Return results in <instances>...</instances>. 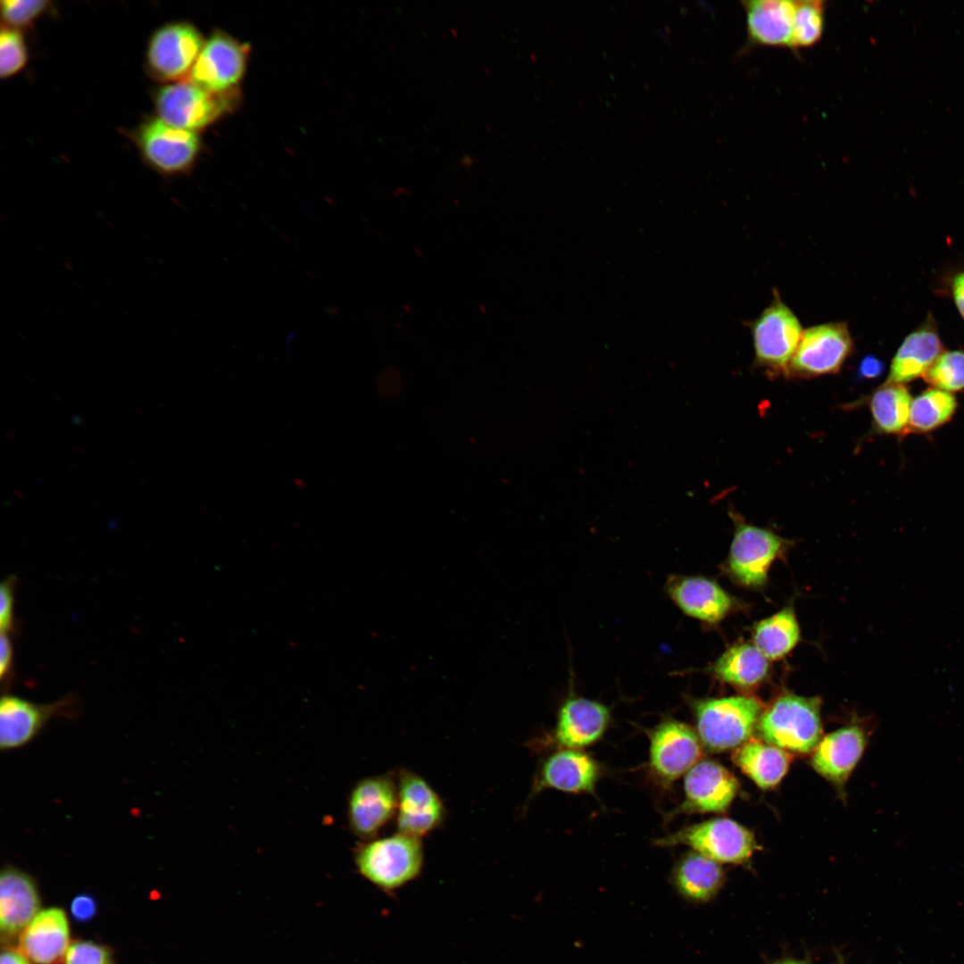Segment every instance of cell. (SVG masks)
Listing matches in <instances>:
<instances>
[{"label": "cell", "mask_w": 964, "mask_h": 964, "mask_svg": "<svg viewBox=\"0 0 964 964\" xmlns=\"http://www.w3.org/2000/svg\"><path fill=\"white\" fill-rule=\"evenodd\" d=\"M224 93V92H223ZM229 97L205 90L193 81L161 87L155 96L159 119L178 129H200L216 119L229 106Z\"/></svg>", "instance_id": "cell-9"}, {"label": "cell", "mask_w": 964, "mask_h": 964, "mask_svg": "<svg viewBox=\"0 0 964 964\" xmlns=\"http://www.w3.org/2000/svg\"><path fill=\"white\" fill-rule=\"evenodd\" d=\"M656 843L662 846L688 845L719 863L743 862L758 849L752 833L729 819H713L692 825Z\"/></svg>", "instance_id": "cell-5"}, {"label": "cell", "mask_w": 964, "mask_h": 964, "mask_svg": "<svg viewBox=\"0 0 964 964\" xmlns=\"http://www.w3.org/2000/svg\"><path fill=\"white\" fill-rule=\"evenodd\" d=\"M701 756L699 738L686 724L665 720L652 734L650 767L663 783L669 784L688 772Z\"/></svg>", "instance_id": "cell-12"}, {"label": "cell", "mask_w": 964, "mask_h": 964, "mask_svg": "<svg viewBox=\"0 0 964 964\" xmlns=\"http://www.w3.org/2000/svg\"><path fill=\"white\" fill-rule=\"evenodd\" d=\"M64 959L65 964H112L110 953L104 947L87 941L71 944Z\"/></svg>", "instance_id": "cell-35"}, {"label": "cell", "mask_w": 964, "mask_h": 964, "mask_svg": "<svg viewBox=\"0 0 964 964\" xmlns=\"http://www.w3.org/2000/svg\"><path fill=\"white\" fill-rule=\"evenodd\" d=\"M799 639L800 627L791 606L760 620L753 632V644L768 660L783 658Z\"/></svg>", "instance_id": "cell-29"}, {"label": "cell", "mask_w": 964, "mask_h": 964, "mask_svg": "<svg viewBox=\"0 0 964 964\" xmlns=\"http://www.w3.org/2000/svg\"><path fill=\"white\" fill-rule=\"evenodd\" d=\"M71 699L37 704L6 694L0 702V746L2 750L21 747L40 731L47 720L68 708Z\"/></svg>", "instance_id": "cell-16"}, {"label": "cell", "mask_w": 964, "mask_h": 964, "mask_svg": "<svg viewBox=\"0 0 964 964\" xmlns=\"http://www.w3.org/2000/svg\"><path fill=\"white\" fill-rule=\"evenodd\" d=\"M769 660L754 645L739 643L729 647L713 664L712 671L720 680L749 688L760 684L769 672Z\"/></svg>", "instance_id": "cell-26"}, {"label": "cell", "mask_w": 964, "mask_h": 964, "mask_svg": "<svg viewBox=\"0 0 964 964\" xmlns=\"http://www.w3.org/2000/svg\"><path fill=\"white\" fill-rule=\"evenodd\" d=\"M71 910L78 920H88L96 912V902L89 895L80 894L73 899Z\"/></svg>", "instance_id": "cell-38"}, {"label": "cell", "mask_w": 964, "mask_h": 964, "mask_svg": "<svg viewBox=\"0 0 964 964\" xmlns=\"http://www.w3.org/2000/svg\"><path fill=\"white\" fill-rule=\"evenodd\" d=\"M852 350L845 323L831 322L803 330L786 374L810 378L839 371Z\"/></svg>", "instance_id": "cell-7"}, {"label": "cell", "mask_w": 964, "mask_h": 964, "mask_svg": "<svg viewBox=\"0 0 964 964\" xmlns=\"http://www.w3.org/2000/svg\"><path fill=\"white\" fill-rule=\"evenodd\" d=\"M694 709L700 739L713 752L737 748L749 740L762 713L757 699L743 695L696 701Z\"/></svg>", "instance_id": "cell-3"}, {"label": "cell", "mask_w": 964, "mask_h": 964, "mask_svg": "<svg viewBox=\"0 0 964 964\" xmlns=\"http://www.w3.org/2000/svg\"><path fill=\"white\" fill-rule=\"evenodd\" d=\"M27 58V49L21 33L14 29H2L0 34L1 78L11 77L21 71Z\"/></svg>", "instance_id": "cell-33"}, {"label": "cell", "mask_w": 964, "mask_h": 964, "mask_svg": "<svg viewBox=\"0 0 964 964\" xmlns=\"http://www.w3.org/2000/svg\"><path fill=\"white\" fill-rule=\"evenodd\" d=\"M883 363L874 356L865 357L860 366V371L864 378H873L883 371Z\"/></svg>", "instance_id": "cell-40"}, {"label": "cell", "mask_w": 964, "mask_h": 964, "mask_svg": "<svg viewBox=\"0 0 964 964\" xmlns=\"http://www.w3.org/2000/svg\"><path fill=\"white\" fill-rule=\"evenodd\" d=\"M39 897L32 878L6 867L0 876V926L12 935L24 929L38 913Z\"/></svg>", "instance_id": "cell-24"}, {"label": "cell", "mask_w": 964, "mask_h": 964, "mask_svg": "<svg viewBox=\"0 0 964 964\" xmlns=\"http://www.w3.org/2000/svg\"><path fill=\"white\" fill-rule=\"evenodd\" d=\"M739 788L736 778L726 768L713 760L697 762L684 781L685 812H721L726 810Z\"/></svg>", "instance_id": "cell-15"}, {"label": "cell", "mask_w": 964, "mask_h": 964, "mask_svg": "<svg viewBox=\"0 0 964 964\" xmlns=\"http://www.w3.org/2000/svg\"><path fill=\"white\" fill-rule=\"evenodd\" d=\"M398 804L397 778L391 773L365 777L350 789L346 801V822L350 832L361 841L378 837L395 817Z\"/></svg>", "instance_id": "cell-4"}, {"label": "cell", "mask_w": 964, "mask_h": 964, "mask_svg": "<svg viewBox=\"0 0 964 964\" xmlns=\"http://www.w3.org/2000/svg\"><path fill=\"white\" fill-rule=\"evenodd\" d=\"M819 713V700L785 694L762 711L757 728L768 744L796 753H808L821 738Z\"/></svg>", "instance_id": "cell-2"}, {"label": "cell", "mask_w": 964, "mask_h": 964, "mask_svg": "<svg viewBox=\"0 0 964 964\" xmlns=\"http://www.w3.org/2000/svg\"><path fill=\"white\" fill-rule=\"evenodd\" d=\"M353 857L358 873L387 894L418 878L424 866L421 839L400 832L359 842Z\"/></svg>", "instance_id": "cell-1"}, {"label": "cell", "mask_w": 964, "mask_h": 964, "mask_svg": "<svg viewBox=\"0 0 964 964\" xmlns=\"http://www.w3.org/2000/svg\"><path fill=\"white\" fill-rule=\"evenodd\" d=\"M0 964H29V962L20 952L7 950L2 952Z\"/></svg>", "instance_id": "cell-41"}, {"label": "cell", "mask_w": 964, "mask_h": 964, "mask_svg": "<svg viewBox=\"0 0 964 964\" xmlns=\"http://www.w3.org/2000/svg\"><path fill=\"white\" fill-rule=\"evenodd\" d=\"M731 514L735 529L728 555L729 571L744 586H763L771 563L785 549L786 540L772 530L746 523L738 514Z\"/></svg>", "instance_id": "cell-6"}, {"label": "cell", "mask_w": 964, "mask_h": 964, "mask_svg": "<svg viewBox=\"0 0 964 964\" xmlns=\"http://www.w3.org/2000/svg\"><path fill=\"white\" fill-rule=\"evenodd\" d=\"M137 144L145 160L163 174L184 171L199 149V139L194 131L175 128L159 118L142 125Z\"/></svg>", "instance_id": "cell-13"}, {"label": "cell", "mask_w": 964, "mask_h": 964, "mask_svg": "<svg viewBox=\"0 0 964 964\" xmlns=\"http://www.w3.org/2000/svg\"><path fill=\"white\" fill-rule=\"evenodd\" d=\"M667 590L671 599L688 616L716 623L733 607V599L715 581L702 577H676Z\"/></svg>", "instance_id": "cell-22"}, {"label": "cell", "mask_w": 964, "mask_h": 964, "mask_svg": "<svg viewBox=\"0 0 964 964\" xmlns=\"http://www.w3.org/2000/svg\"><path fill=\"white\" fill-rule=\"evenodd\" d=\"M931 315L902 341L891 362L886 382L905 385L923 377L943 352Z\"/></svg>", "instance_id": "cell-19"}, {"label": "cell", "mask_w": 964, "mask_h": 964, "mask_svg": "<svg viewBox=\"0 0 964 964\" xmlns=\"http://www.w3.org/2000/svg\"><path fill=\"white\" fill-rule=\"evenodd\" d=\"M13 662V648L8 633L2 632L0 639V677L7 680L10 677Z\"/></svg>", "instance_id": "cell-37"}, {"label": "cell", "mask_w": 964, "mask_h": 964, "mask_svg": "<svg viewBox=\"0 0 964 964\" xmlns=\"http://www.w3.org/2000/svg\"><path fill=\"white\" fill-rule=\"evenodd\" d=\"M951 293L953 302L964 320V270L956 273L952 278Z\"/></svg>", "instance_id": "cell-39"}, {"label": "cell", "mask_w": 964, "mask_h": 964, "mask_svg": "<svg viewBox=\"0 0 964 964\" xmlns=\"http://www.w3.org/2000/svg\"><path fill=\"white\" fill-rule=\"evenodd\" d=\"M609 720L610 711L605 705L585 698H570L559 711L554 735L563 747H585L603 735Z\"/></svg>", "instance_id": "cell-23"}, {"label": "cell", "mask_w": 964, "mask_h": 964, "mask_svg": "<svg viewBox=\"0 0 964 964\" xmlns=\"http://www.w3.org/2000/svg\"><path fill=\"white\" fill-rule=\"evenodd\" d=\"M742 4L750 43L791 49L795 1L752 0Z\"/></svg>", "instance_id": "cell-20"}, {"label": "cell", "mask_w": 964, "mask_h": 964, "mask_svg": "<svg viewBox=\"0 0 964 964\" xmlns=\"http://www.w3.org/2000/svg\"><path fill=\"white\" fill-rule=\"evenodd\" d=\"M201 34L185 22L167 24L152 36L146 63L157 79L171 80L191 71L203 46Z\"/></svg>", "instance_id": "cell-11"}, {"label": "cell", "mask_w": 964, "mask_h": 964, "mask_svg": "<svg viewBox=\"0 0 964 964\" xmlns=\"http://www.w3.org/2000/svg\"><path fill=\"white\" fill-rule=\"evenodd\" d=\"M397 778V832L418 838L441 827L446 809L440 795L419 774L401 769Z\"/></svg>", "instance_id": "cell-10"}, {"label": "cell", "mask_w": 964, "mask_h": 964, "mask_svg": "<svg viewBox=\"0 0 964 964\" xmlns=\"http://www.w3.org/2000/svg\"><path fill=\"white\" fill-rule=\"evenodd\" d=\"M911 401L905 385L885 381L877 387L868 400L877 431L886 435L906 434Z\"/></svg>", "instance_id": "cell-28"}, {"label": "cell", "mask_w": 964, "mask_h": 964, "mask_svg": "<svg viewBox=\"0 0 964 964\" xmlns=\"http://www.w3.org/2000/svg\"><path fill=\"white\" fill-rule=\"evenodd\" d=\"M791 49L809 48L819 43L825 29L826 2L795 1Z\"/></svg>", "instance_id": "cell-31"}, {"label": "cell", "mask_w": 964, "mask_h": 964, "mask_svg": "<svg viewBox=\"0 0 964 964\" xmlns=\"http://www.w3.org/2000/svg\"><path fill=\"white\" fill-rule=\"evenodd\" d=\"M246 50L228 36L213 35L203 46L192 70V81L207 91L223 93L240 79Z\"/></svg>", "instance_id": "cell-14"}, {"label": "cell", "mask_w": 964, "mask_h": 964, "mask_svg": "<svg viewBox=\"0 0 964 964\" xmlns=\"http://www.w3.org/2000/svg\"><path fill=\"white\" fill-rule=\"evenodd\" d=\"M923 378L927 384L949 393L964 389V351H943Z\"/></svg>", "instance_id": "cell-32"}, {"label": "cell", "mask_w": 964, "mask_h": 964, "mask_svg": "<svg viewBox=\"0 0 964 964\" xmlns=\"http://www.w3.org/2000/svg\"><path fill=\"white\" fill-rule=\"evenodd\" d=\"M724 873L719 862L699 853L682 858L674 871V882L686 899L702 902L711 899L719 889Z\"/></svg>", "instance_id": "cell-27"}, {"label": "cell", "mask_w": 964, "mask_h": 964, "mask_svg": "<svg viewBox=\"0 0 964 964\" xmlns=\"http://www.w3.org/2000/svg\"><path fill=\"white\" fill-rule=\"evenodd\" d=\"M777 964H806V963L802 962V961H799V960H783L781 962H778Z\"/></svg>", "instance_id": "cell-42"}, {"label": "cell", "mask_w": 964, "mask_h": 964, "mask_svg": "<svg viewBox=\"0 0 964 964\" xmlns=\"http://www.w3.org/2000/svg\"><path fill=\"white\" fill-rule=\"evenodd\" d=\"M69 925L65 913L58 908L38 912L23 929L19 952L37 964H57L69 948Z\"/></svg>", "instance_id": "cell-18"}, {"label": "cell", "mask_w": 964, "mask_h": 964, "mask_svg": "<svg viewBox=\"0 0 964 964\" xmlns=\"http://www.w3.org/2000/svg\"><path fill=\"white\" fill-rule=\"evenodd\" d=\"M794 313L777 298L752 327L755 359L772 372H786L802 335Z\"/></svg>", "instance_id": "cell-8"}, {"label": "cell", "mask_w": 964, "mask_h": 964, "mask_svg": "<svg viewBox=\"0 0 964 964\" xmlns=\"http://www.w3.org/2000/svg\"><path fill=\"white\" fill-rule=\"evenodd\" d=\"M956 408L952 394L927 388L911 401L908 432L925 433L937 428L951 420Z\"/></svg>", "instance_id": "cell-30"}, {"label": "cell", "mask_w": 964, "mask_h": 964, "mask_svg": "<svg viewBox=\"0 0 964 964\" xmlns=\"http://www.w3.org/2000/svg\"><path fill=\"white\" fill-rule=\"evenodd\" d=\"M868 736L858 726H850L824 736L813 750L811 765L827 780L842 785L860 760Z\"/></svg>", "instance_id": "cell-17"}, {"label": "cell", "mask_w": 964, "mask_h": 964, "mask_svg": "<svg viewBox=\"0 0 964 964\" xmlns=\"http://www.w3.org/2000/svg\"><path fill=\"white\" fill-rule=\"evenodd\" d=\"M48 4V1L42 0H4L1 2L2 18L10 26H27L34 21Z\"/></svg>", "instance_id": "cell-34"}, {"label": "cell", "mask_w": 964, "mask_h": 964, "mask_svg": "<svg viewBox=\"0 0 964 964\" xmlns=\"http://www.w3.org/2000/svg\"><path fill=\"white\" fill-rule=\"evenodd\" d=\"M598 776L599 767L594 759L577 749H566L544 761L533 792L553 788L567 793H590Z\"/></svg>", "instance_id": "cell-21"}, {"label": "cell", "mask_w": 964, "mask_h": 964, "mask_svg": "<svg viewBox=\"0 0 964 964\" xmlns=\"http://www.w3.org/2000/svg\"><path fill=\"white\" fill-rule=\"evenodd\" d=\"M14 578H8L0 586V628L8 633L13 628Z\"/></svg>", "instance_id": "cell-36"}, {"label": "cell", "mask_w": 964, "mask_h": 964, "mask_svg": "<svg viewBox=\"0 0 964 964\" xmlns=\"http://www.w3.org/2000/svg\"><path fill=\"white\" fill-rule=\"evenodd\" d=\"M734 762L760 788L776 786L785 775L790 754L775 745L750 739L737 747Z\"/></svg>", "instance_id": "cell-25"}]
</instances>
